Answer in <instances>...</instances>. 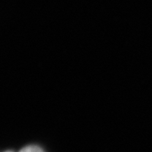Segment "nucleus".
<instances>
[{
  "label": "nucleus",
  "instance_id": "obj_1",
  "mask_svg": "<svg viewBox=\"0 0 152 152\" xmlns=\"http://www.w3.org/2000/svg\"><path fill=\"white\" fill-rule=\"evenodd\" d=\"M20 152H44L40 147L36 145H30V146L23 148Z\"/></svg>",
  "mask_w": 152,
  "mask_h": 152
}]
</instances>
